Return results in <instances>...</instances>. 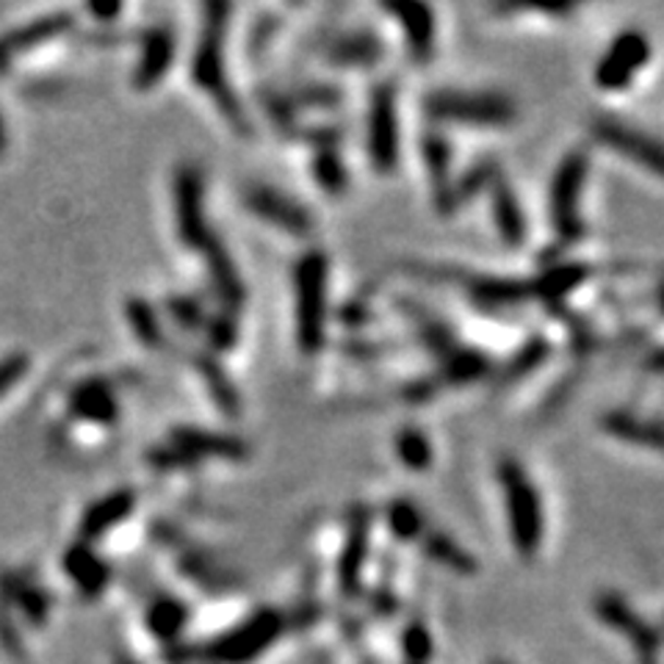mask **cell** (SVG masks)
<instances>
[{
    "mask_svg": "<svg viewBox=\"0 0 664 664\" xmlns=\"http://www.w3.org/2000/svg\"><path fill=\"white\" fill-rule=\"evenodd\" d=\"M293 305H297V343L305 354H316L324 343L327 322V257L307 252L293 269Z\"/></svg>",
    "mask_w": 664,
    "mask_h": 664,
    "instance_id": "6da1fadb",
    "label": "cell"
},
{
    "mask_svg": "<svg viewBox=\"0 0 664 664\" xmlns=\"http://www.w3.org/2000/svg\"><path fill=\"white\" fill-rule=\"evenodd\" d=\"M498 485H502L504 504H507L509 532L515 548L523 557H534L543 540V504H540L534 482L518 460H502L498 466Z\"/></svg>",
    "mask_w": 664,
    "mask_h": 664,
    "instance_id": "7a4b0ae2",
    "label": "cell"
},
{
    "mask_svg": "<svg viewBox=\"0 0 664 664\" xmlns=\"http://www.w3.org/2000/svg\"><path fill=\"white\" fill-rule=\"evenodd\" d=\"M587 153L570 150L568 156L559 161L557 172L551 178L548 189V208H551V225L554 233L563 244H574L584 236V221H581V192H584L587 180Z\"/></svg>",
    "mask_w": 664,
    "mask_h": 664,
    "instance_id": "3957f363",
    "label": "cell"
},
{
    "mask_svg": "<svg viewBox=\"0 0 664 664\" xmlns=\"http://www.w3.org/2000/svg\"><path fill=\"white\" fill-rule=\"evenodd\" d=\"M228 7H208V25L197 45V53L192 61V75L208 95L216 97L221 111L233 122H239L241 111L236 106V97L225 79V23H228Z\"/></svg>",
    "mask_w": 664,
    "mask_h": 664,
    "instance_id": "277c9868",
    "label": "cell"
},
{
    "mask_svg": "<svg viewBox=\"0 0 664 664\" xmlns=\"http://www.w3.org/2000/svg\"><path fill=\"white\" fill-rule=\"evenodd\" d=\"M426 114L440 122L507 125L515 120V102L496 92H435L426 97Z\"/></svg>",
    "mask_w": 664,
    "mask_h": 664,
    "instance_id": "5b68a950",
    "label": "cell"
},
{
    "mask_svg": "<svg viewBox=\"0 0 664 664\" xmlns=\"http://www.w3.org/2000/svg\"><path fill=\"white\" fill-rule=\"evenodd\" d=\"M369 158L379 172H394L399 164V114L390 84H379L369 102Z\"/></svg>",
    "mask_w": 664,
    "mask_h": 664,
    "instance_id": "8992f818",
    "label": "cell"
},
{
    "mask_svg": "<svg viewBox=\"0 0 664 664\" xmlns=\"http://www.w3.org/2000/svg\"><path fill=\"white\" fill-rule=\"evenodd\" d=\"M174 228L180 241L192 250H203L214 236L205 221L203 174L194 167H180L174 174Z\"/></svg>",
    "mask_w": 664,
    "mask_h": 664,
    "instance_id": "52a82bcc",
    "label": "cell"
},
{
    "mask_svg": "<svg viewBox=\"0 0 664 664\" xmlns=\"http://www.w3.org/2000/svg\"><path fill=\"white\" fill-rule=\"evenodd\" d=\"M593 136L601 144L620 153V156L631 158L635 164L664 178V142L653 138L651 133L640 131L635 125H626V122L615 120V117H599V120H593Z\"/></svg>",
    "mask_w": 664,
    "mask_h": 664,
    "instance_id": "ba28073f",
    "label": "cell"
},
{
    "mask_svg": "<svg viewBox=\"0 0 664 664\" xmlns=\"http://www.w3.org/2000/svg\"><path fill=\"white\" fill-rule=\"evenodd\" d=\"M648 56H651L648 36L640 31H623L595 67V84L604 92L626 89L648 61Z\"/></svg>",
    "mask_w": 664,
    "mask_h": 664,
    "instance_id": "9c48e42d",
    "label": "cell"
},
{
    "mask_svg": "<svg viewBox=\"0 0 664 664\" xmlns=\"http://www.w3.org/2000/svg\"><path fill=\"white\" fill-rule=\"evenodd\" d=\"M280 629H282V620L275 615V612H261V615L252 617L250 623L239 626L233 635H228L225 640L216 642L214 656L228 664L250 662V659H255L257 653L266 651V648L271 645V640L280 635Z\"/></svg>",
    "mask_w": 664,
    "mask_h": 664,
    "instance_id": "30bf717a",
    "label": "cell"
},
{
    "mask_svg": "<svg viewBox=\"0 0 664 664\" xmlns=\"http://www.w3.org/2000/svg\"><path fill=\"white\" fill-rule=\"evenodd\" d=\"M244 205L255 216L275 225V228L286 230L291 236H307L313 230V219L300 203H293L291 197L280 194L271 186H250L244 194Z\"/></svg>",
    "mask_w": 664,
    "mask_h": 664,
    "instance_id": "8fae6325",
    "label": "cell"
},
{
    "mask_svg": "<svg viewBox=\"0 0 664 664\" xmlns=\"http://www.w3.org/2000/svg\"><path fill=\"white\" fill-rule=\"evenodd\" d=\"M595 612L604 617V623H609L612 629H617L620 635L629 637L631 645L640 651L642 662L656 664V651H659L656 631H653L645 620H640L637 612L631 609L620 595H612V593L601 595V599L595 601Z\"/></svg>",
    "mask_w": 664,
    "mask_h": 664,
    "instance_id": "7c38bea8",
    "label": "cell"
},
{
    "mask_svg": "<svg viewBox=\"0 0 664 664\" xmlns=\"http://www.w3.org/2000/svg\"><path fill=\"white\" fill-rule=\"evenodd\" d=\"M70 413L86 424L114 426L120 415L114 388L106 379H86L70 396Z\"/></svg>",
    "mask_w": 664,
    "mask_h": 664,
    "instance_id": "4fadbf2b",
    "label": "cell"
},
{
    "mask_svg": "<svg viewBox=\"0 0 664 664\" xmlns=\"http://www.w3.org/2000/svg\"><path fill=\"white\" fill-rule=\"evenodd\" d=\"M172 446L183 451L192 462L197 460V457H225V460H241V457H246V446L239 437L197 430V426H178V430L172 432Z\"/></svg>",
    "mask_w": 664,
    "mask_h": 664,
    "instance_id": "5bb4252c",
    "label": "cell"
},
{
    "mask_svg": "<svg viewBox=\"0 0 664 664\" xmlns=\"http://www.w3.org/2000/svg\"><path fill=\"white\" fill-rule=\"evenodd\" d=\"M601 430L609 432L617 440H626L631 446H642V449L662 451L664 455V424L653 419H642V415L629 413V410H612L601 419Z\"/></svg>",
    "mask_w": 664,
    "mask_h": 664,
    "instance_id": "9a60e30c",
    "label": "cell"
},
{
    "mask_svg": "<svg viewBox=\"0 0 664 664\" xmlns=\"http://www.w3.org/2000/svg\"><path fill=\"white\" fill-rule=\"evenodd\" d=\"M133 507H136V493L131 491L108 493V496H102L100 502H95L84 512V518H81V538H84L86 543L102 538L108 529H114L117 523L125 521L128 515L133 512Z\"/></svg>",
    "mask_w": 664,
    "mask_h": 664,
    "instance_id": "2e32d148",
    "label": "cell"
},
{
    "mask_svg": "<svg viewBox=\"0 0 664 664\" xmlns=\"http://www.w3.org/2000/svg\"><path fill=\"white\" fill-rule=\"evenodd\" d=\"M174 61V36L169 28H153L150 34L144 36V48L142 59H138L136 75H133V84L138 89H147V86L158 84V81L167 75V70Z\"/></svg>",
    "mask_w": 664,
    "mask_h": 664,
    "instance_id": "e0dca14e",
    "label": "cell"
},
{
    "mask_svg": "<svg viewBox=\"0 0 664 664\" xmlns=\"http://www.w3.org/2000/svg\"><path fill=\"white\" fill-rule=\"evenodd\" d=\"M388 12L401 23L410 53L421 61L430 59L432 48H435V17H432V9L424 7V3H396V7H388Z\"/></svg>",
    "mask_w": 664,
    "mask_h": 664,
    "instance_id": "ac0fdd59",
    "label": "cell"
},
{
    "mask_svg": "<svg viewBox=\"0 0 664 664\" xmlns=\"http://www.w3.org/2000/svg\"><path fill=\"white\" fill-rule=\"evenodd\" d=\"M468 293L482 307H507L534 300L532 280H507V277H473L468 282Z\"/></svg>",
    "mask_w": 664,
    "mask_h": 664,
    "instance_id": "d6986e66",
    "label": "cell"
},
{
    "mask_svg": "<svg viewBox=\"0 0 664 664\" xmlns=\"http://www.w3.org/2000/svg\"><path fill=\"white\" fill-rule=\"evenodd\" d=\"M491 197H493V216H496L502 239L507 241L509 246H521L523 241H527V219H523L521 203L515 197L512 186H509L502 174L493 180Z\"/></svg>",
    "mask_w": 664,
    "mask_h": 664,
    "instance_id": "ffe728a7",
    "label": "cell"
},
{
    "mask_svg": "<svg viewBox=\"0 0 664 664\" xmlns=\"http://www.w3.org/2000/svg\"><path fill=\"white\" fill-rule=\"evenodd\" d=\"M203 252L205 261H208L210 280H214L219 297L228 302L230 307H239L241 302H244V282H241L239 269H236L233 261H230L228 250L216 241V236H210V241L203 246Z\"/></svg>",
    "mask_w": 664,
    "mask_h": 664,
    "instance_id": "44dd1931",
    "label": "cell"
},
{
    "mask_svg": "<svg viewBox=\"0 0 664 664\" xmlns=\"http://www.w3.org/2000/svg\"><path fill=\"white\" fill-rule=\"evenodd\" d=\"M590 277V266L584 264H559L545 269L538 280H532L534 300H543L548 305L563 302L568 293H574L581 282Z\"/></svg>",
    "mask_w": 664,
    "mask_h": 664,
    "instance_id": "7402d4cb",
    "label": "cell"
},
{
    "mask_svg": "<svg viewBox=\"0 0 664 664\" xmlns=\"http://www.w3.org/2000/svg\"><path fill=\"white\" fill-rule=\"evenodd\" d=\"M67 25H70V20H67L64 14H56V17L36 20V23L25 25V28H14L12 34H7L0 39V64H7L12 56L23 53V50H31L34 45L50 39V36H59Z\"/></svg>",
    "mask_w": 664,
    "mask_h": 664,
    "instance_id": "603a6c76",
    "label": "cell"
},
{
    "mask_svg": "<svg viewBox=\"0 0 664 664\" xmlns=\"http://www.w3.org/2000/svg\"><path fill=\"white\" fill-rule=\"evenodd\" d=\"M487 372H491V358L479 349L457 347L440 360V383L446 385H471L487 377Z\"/></svg>",
    "mask_w": 664,
    "mask_h": 664,
    "instance_id": "cb8c5ba5",
    "label": "cell"
},
{
    "mask_svg": "<svg viewBox=\"0 0 664 664\" xmlns=\"http://www.w3.org/2000/svg\"><path fill=\"white\" fill-rule=\"evenodd\" d=\"M424 158H426V169L432 174V186H435V197L437 205L443 210H455V197H451V186H449V167H451V150L449 142L443 136H426L424 138Z\"/></svg>",
    "mask_w": 664,
    "mask_h": 664,
    "instance_id": "d4e9b609",
    "label": "cell"
},
{
    "mask_svg": "<svg viewBox=\"0 0 664 664\" xmlns=\"http://www.w3.org/2000/svg\"><path fill=\"white\" fill-rule=\"evenodd\" d=\"M365 545H369V521H365V515H358L352 529H349L347 545H343L341 565H338L343 593H354L358 590L360 570H363L365 563Z\"/></svg>",
    "mask_w": 664,
    "mask_h": 664,
    "instance_id": "484cf974",
    "label": "cell"
},
{
    "mask_svg": "<svg viewBox=\"0 0 664 664\" xmlns=\"http://www.w3.org/2000/svg\"><path fill=\"white\" fill-rule=\"evenodd\" d=\"M64 568L70 570L72 579L79 581V587L84 593H100L108 581L106 565H102L86 545H75V548H70V554L64 557Z\"/></svg>",
    "mask_w": 664,
    "mask_h": 664,
    "instance_id": "4316f807",
    "label": "cell"
},
{
    "mask_svg": "<svg viewBox=\"0 0 664 664\" xmlns=\"http://www.w3.org/2000/svg\"><path fill=\"white\" fill-rule=\"evenodd\" d=\"M424 545H426V554H430L432 559H437V563L446 565V568L457 570V574L471 576L473 570H476V563H473L471 554H468L466 548H460L449 534L443 532L424 534Z\"/></svg>",
    "mask_w": 664,
    "mask_h": 664,
    "instance_id": "83f0119b",
    "label": "cell"
},
{
    "mask_svg": "<svg viewBox=\"0 0 664 664\" xmlns=\"http://www.w3.org/2000/svg\"><path fill=\"white\" fill-rule=\"evenodd\" d=\"M383 48H379V39H374L372 34H349L341 36L333 48H329V59L338 61V64H372L379 59Z\"/></svg>",
    "mask_w": 664,
    "mask_h": 664,
    "instance_id": "f1b7e54d",
    "label": "cell"
},
{
    "mask_svg": "<svg viewBox=\"0 0 664 664\" xmlns=\"http://www.w3.org/2000/svg\"><path fill=\"white\" fill-rule=\"evenodd\" d=\"M548 354H551V347H548V341H545V338H540V336L529 338V341L512 354V360L504 365L502 383H518V379H523L527 374H532L534 369H540V365L545 363V358H548Z\"/></svg>",
    "mask_w": 664,
    "mask_h": 664,
    "instance_id": "f546056e",
    "label": "cell"
},
{
    "mask_svg": "<svg viewBox=\"0 0 664 664\" xmlns=\"http://www.w3.org/2000/svg\"><path fill=\"white\" fill-rule=\"evenodd\" d=\"M396 455L410 471H426L432 462V446L426 435L415 426H408L396 435Z\"/></svg>",
    "mask_w": 664,
    "mask_h": 664,
    "instance_id": "4dcf8cb0",
    "label": "cell"
},
{
    "mask_svg": "<svg viewBox=\"0 0 664 664\" xmlns=\"http://www.w3.org/2000/svg\"><path fill=\"white\" fill-rule=\"evenodd\" d=\"M147 623H150V631L156 637H161V640H174V637L183 631V626H186V609H183L178 601L161 599L150 606Z\"/></svg>",
    "mask_w": 664,
    "mask_h": 664,
    "instance_id": "1f68e13d",
    "label": "cell"
},
{
    "mask_svg": "<svg viewBox=\"0 0 664 664\" xmlns=\"http://www.w3.org/2000/svg\"><path fill=\"white\" fill-rule=\"evenodd\" d=\"M410 313H413L415 327H419V333H421V338H424V343L432 349V352L437 354V358L443 360L449 352H455V349H457L455 336H451V329L446 327V324H443L440 318L430 316V313L419 311V307H410Z\"/></svg>",
    "mask_w": 664,
    "mask_h": 664,
    "instance_id": "d6a6232c",
    "label": "cell"
},
{
    "mask_svg": "<svg viewBox=\"0 0 664 664\" xmlns=\"http://www.w3.org/2000/svg\"><path fill=\"white\" fill-rule=\"evenodd\" d=\"M128 322H131L133 333L138 336V341L144 343V347H164V333H161V324H158L156 311H153L147 302L142 300H133L128 302Z\"/></svg>",
    "mask_w": 664,
    "mask_h": 664,
    "instance_id": "836d02e7",
    "label": "cell"
},
{
    "mask_svg": "<svg viewBox=\"0 0 664 664\" xmlns=\"http://www.w3.org/2000/svg\"><path fill=\"white\" fill-rule=\"evenodd\" d=\"M498 178V167L496 161H482L476 164V167L471 169V172L466 174V178L457 183L455 189H451V197H455V208L460 203H466V200H471L473 194L485 192L487 186H493V180Z\"/></svg>",
    "mask_w": 664,
    "mask_h": 664,
    "instance_id": "e575fe53",
    "label": "cell"
},
{
    "mask_svg": "<svg viewBox=\"0 0 664 664\" xmlns=\"http://www.w3.org/2000/svg\"><path fill=\"white\" fill-rule=\"evenodd\" d=\"M388 523H390V532L401 540H413L424 534V518H421V512L410 502L390 504Z\"/></svg>",
    "mask_w": 664,
    "mask_h": 664,
    "instance_id": "d590c367",
    "label": "cell"
},
{
    "mask_svg": "<svg viewBox=\"0 0 664 664\" xmlns=\"http://www.w3.org/2000/svg\"><path fill=\"white\" fill-rule=\"evenodd\" d=\"M313 172H316V180L322 183L327 192L338 194L347 189V169H343L341 158H338V153H322V156L316 158V164H313Z\"/></svg>",
    "mask_w": 664,
    "mask_h": 664,
    "instance_id": "8d00e7d4",
    "label": "cell"
},
{
    "mask_svg": "<svg viewBox=\"0 0 664 664\" xmlns=\"http://www.w3.org/2000/svg\"><path fill=\"white\" fill-rule=\"evenodd\" d=\"M28 369H31V360L25 352H14L9 354V358L0 360V396H7L9 390L28 374Z\"/></svg>",
    "mask_w": 664,
    "mask_h": 664,
    "instance_id": "74e56055",
    "label": "cell"
},
{
    "mask_svg": "<svg viewBox=\"0 0 664 664\" xmlns=\"http://www.w3.org/2000/svg\"><path fill=\"white\" fill-rule=\"evenodd\" d=\"M405 653H408L413 662H426V656L432 653V640L424 626H410V629L405 631Z\"/></svg>",
    "mask_w": 664,
    "mask_h": 664,
    "instance_id": "f35d334b",
    "label": "cell"
},
{
    "mask_svg": "<svg viewBox=\"0 0 664 664\" xmlns=\"http://www.w3.org/2000/svg\"><path fill=\"white\" fill-rule=\"evenodd\" d=\"M208 338L216 349H230L236 343V327L225 316L214 318L208 324Z\"/></svg>",
    "mask_w": 664,
    "mask_h": 664,
    "instance_id": "ab89813d",
    "label": "cell"
},
{
    "mask_svg": "<svg viewBox=\"0 0 664 664\" xmlns=\"http://www.w3.org/2000/svg\"><path fill=\"white\" fill-rule=\"evenodd\" d=\"M169 305H172V316L178 318L183 327H200V324H203V313L197 311V305H194V302L172 300Z\"/></svg>",
    "mask_w": 664,
    "mask_h": 664,
    "instance_id": "60d3db41",
    "label": "cell"
},
{
    "mask_svg": "<svg viewBox=\"0 0 664 664\" xmlns=\"http://www.w3.org/2000/svg\"><path fill=\"white\" fill-rule=\"evenodd\" d=\"M651 365L653 369H664V349H656V352L651 354Z\"/></svg>",
    "mask_w": 664,
    "mask_h": 664,
    "instance_id": "b9f144b4",
    "label": "cell"
},
{
    "mask_svg": "<svg viewBox=\"0 0 664 664\" xmlns=\"http://www.w3.org/2000/svg\"><path fill=\"white\" fill-rule=\"evenodd\" d=\"M7 153V125H3V117H0V156Z\"/></svg>",
    "mask_w": 664,
    "mask_h": 664,
    "instance_id": "7bdbcfd3",
    "label": "cell"
},
{
    "mask_svg": "<svg viewBox=\"0 0 664 664\" xmlns=\"http://www.w3.org/2000/svg\"><path fill=\"white\" fill-rule=\"evenodd\" d=\"M656 300H659V307H662V311H664V282H662V286H659V291H656Z\"/></svg>",
    "mask_w": 664,
    "mask_h": 664,
    "instance_id": "ee69618b",
    "label": "cell"
}]
</instances>
